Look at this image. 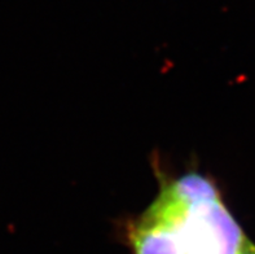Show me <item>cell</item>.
<instances>
[{"label": "cell", "mask_w": 255, "mask_h": 254, "mask_svg": "<svg viewBox=\"0 0 255 254\" xmlns=\"http://www.w3.org/2000/svg\"><path fill=\"white\" fill-rule=\"evenodd\" d=\"M174 213L180 254H239L248 240L215 184L197 173L163 184Z\"/></svg>", "instance_id": "obj_1"}, {"label": "cell", "mask_w": 255, "mask_h": 254, "mask_svg": "<svg viewBox=\"0 0 255 254\" xmlns=\"http://www.w3.org/2000/svg\"><path fill=\"white\" fill-rule=\"evenodd\" d=\"M239 254H255V244L249 238L245 242V244L243 245V248H241Z\"/></svg>", "instance_id": "obj_2"}]
</instances>
